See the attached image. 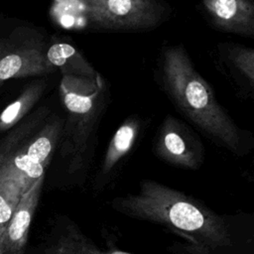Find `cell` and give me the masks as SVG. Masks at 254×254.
<instances>
[{"mask_svg": "<svg viewBox=\"0 0 254 254\" xmlns=\"http://www.w3.org/2000/svg\"><path fill=\"white\" fill-rule=\"evenodd\" d=\"M110 207L184 238L189 254H254L252 215L217 213L200 199L154 180H142L135 192L114 197Z\"/></svg>", "mask_w": 254, "mask_h": 254, "instance_id": "cell-1", "label": "cell"}, {"mask_svg": "<svg viewBox=\"0 0 254 254\" xmlns=\"http://www.w3.org/2000/svg\"><path fill=\"white\" fill-rule=\"evenodd\" d=\"M162 78L177 108L211 140L237 156L248 152L243 130L218 103L181 45L163 51Z\"/></svg>", "mask_w": 254, "mask_h": 254, "instance_id": "cell-2", "label": "cell"}, {"mask_svg": "<svg viewBox=\"0 0 254 254\" xmlns=\"http://www.w3.org/2000/svg\"><path fill=\"white\" fill-rule=\"evenodd\" d=\"M170 14L163 0H53L50 16L69 30L146 32Z\"/></svg>", "mask_w": 254, "mask_h": 254, "instance_id": "cell-3", "label": "cell"}, {"mask_svg": "<svg viewBox=\"0 0 254 254\" xmlns=\"http://www.w3.org/2000/svg\"><path fill=\"white\" fill-rule=\"evenodd\" d=\"M103 79L63 76L60 93L66 117L59 143L67 175L79 177L91 160V142L103 108Z\"/></svg>", "mask_w": 254, "mask_h": 254, "instance_id": "cell-4", "label": "cell"}, {"mask_svg": "<svg viewBox=\"0 0 254 254\" xmlns=\"http://www.w3.org/2000/svg\"><path fill=\"white\" fill-rule=\"evenodd\" d=\"M154 152L162 161L186 170H198L204 161V148L199 138L170 114L157 131Z\"/></svg>", "mask_w": 254, "mask_h": 254, "instance_id": "cell-5", "label": "cell"}, {"mask_svg": "<svg viewBox=\"0 0 254 254\" xmlns=\"http://www.w3.org/2000/svg\"><path fill=\"white\" fill-rule=\"evenodd\" d=\"M46 44L32 35L25 44L0 54V85L11 78L47 75L55 67L47 59Z\"/></svg>", "mask_w": 254, "mask_h": 254, "instance_id": "cell-6", "label": "cell"}, {"mask_svg": "<svg viewBox=\"0 0 254 254\" xmlns=\"http://www.w3.org/2000/svg\"><path fill=\"white\" fill-rule=\"evenodd\" d=\"M42 254H133L120 249H104L87 236L68 215H58L43 246Z\"/></svg>", "mask_w": 254, "mask_h": 254, "instance_id": "cell-7", "label": "cell"}, {"mask_svg": "<svg viewBox=\"0 0 254 254\" xmlns=\"http://www.w3.org/2000/svg\"><path fill=\"white\" fill-rule=\"evenodd\" d=\"M44 181L45 176L38 179L22 193L0 241V247L4 254H24Z\"/></svg>", "mask_w": 254, "mask_h": 254, "instance_id": "cell-8", "label": "cell"}, {"mask_svg": "<svg viewBox=\"0 0 254 254\" xmlns=\"http://www.w3.org/2000/svg\"><path fill=\"white\" fill-rule=\"evenodd\" d=\"M201 4L215 29L242 37L254 36L253 0H201Z\"/></svg>", "mask_w": 254, "mask_h": 254, "instance_id": "cell-9", "label": "cell"}, {"mask_svg": "<svg viewBox=\"0 0 254 254\" xmlns=\"http://www.w3.org/2000/svg\"><path fill=\"white\" fill-rule=\"evenodd\" d=\"M140 129V123L135 117L126 119L112 136L98 172L94 179V190H100L106 187L121 161L133 148Z\"/></svg>", "mask_w": 254, "mask_h": 254, "instance_id": "cell-10", "label": "cell"}, {"mask_svg": "<svg viewBox=\"0 0 254 254\" xmlns=\"http://www.w3.org/2000/svg\"><path fill=\"white\" fill-rule=\"evenodd\" d=\"M47 59L55 67L59 68L63 76L84 79H96L100 75L72 45L58 42L47 50Z\"/></svg>", "mask_w": 254, "mask_h": 254, "instance_id": "cell-11", "label": "cell"}, {"mask_svg": "<svg viewBox=\"0 0 254 254\" xmlns=\"http://www.w3.org/2000/svg\"><path fill=\"white\" fill-rule=\"evenodd\" d=\"M44 79L32 82L23 92L0 113V131L4 132L17 125L37 103L45 91Z\"/></svg>", "mask_w": 254, "mask_h": 254, "instance_id": "cell-12", "label": "cell"}, {"mask_svg": "<svg viewBox=\"0 0 254 254\" xmlns=\"http://www.w3.org/2000/svg\"><path fill=\"white\" fill-rule=\"evenodd\" d=\"M23 192V189L18 184L0 181V241Z\"/></svg>", "mask_w": 254, "mask_h": 254, "instance_id": "cell-13", "label": "cell"}, {"mask_svg": "<svg viewBox=\"0 0 254 254\" xmlns=\"http://www.w3.org/2000/svg\"><path fill=\"white\" fill-rule=\"evenodd\" d=\"M227 58L231 65L242 75L247 83L254 84V50L240 46H231L227 51Z\"/></svg>", "mask_w": 254, "mask_h": 254, "instance_id": "cell-14", "label": "cell"}, {"mask_svg": "<svg viewBox=\"0 0 254 254\" xmlns=\"http://www.w3.org/2000/svg\"><path fill=\"white\" fill-rule=\"evenodd\" d=\"M2 50H3V45H2V43H1V40H0V54L2 53Z\"/></svg>", "mask_w": 254, "mask_h": 254, "instance_id": "cell-15", "label": "cell"}, {"mask_svg": "<svg viewBox=\"0 0 254 254\" xmlns=\"http://www.w3.org/2000/svg\"><path fill=\"white\" fill-rule=\"evenodd\" d=\"M0 254H4L3 251H2V249H1V247H0Z\"/></svg>", "mask_w": 254, "mask_h": 254, "instance_id": "cell-16", "label": "cell"}]
</instances>
